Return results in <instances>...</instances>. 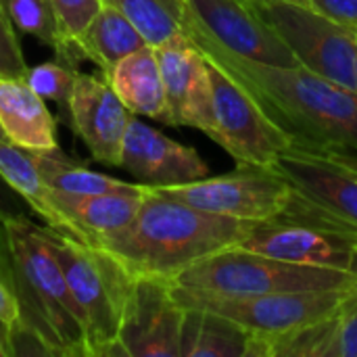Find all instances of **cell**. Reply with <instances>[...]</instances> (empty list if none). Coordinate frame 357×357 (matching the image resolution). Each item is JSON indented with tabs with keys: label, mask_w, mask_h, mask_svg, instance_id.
Masks as SVG:
<instances>
[{
	"label": "cell",
	"mask_w": 357,
	"mask_h": 357,
	"mask_svg": "<svg viewBox=\"0 0 357 357\" xmlns=\"http://www.w3.org/2000/svg\"><path fill=\"white\" fill-rule=\"evenodd\" d=\"M253 222L201 211L151 186L134 222L98 241L134 278L172 282L188 266L222 249L236 247Z\"/></svg>",
	"instance_id": "obj_1"
},
{
	"label": "cell",
	"mask_w": 357,
	"mask_h": 357,
	"mask_svg": "<svg viewBox=\"0 0 357 357\" xmlns=\"http://www.w3.org/2000/svg\"><path fill=\"white\" fill-rule=\"evenodd\" d=\"M195 46L243 79L295 140L337 151H357L356 90L303 65H266L209 46Z\"/></svg>",
	"instance_id": "obj_2"
},
{
	"label": "cell",
	"mask_w": 357,
	"mask_h": 357,
	"mask_svg": "<svg viewBox=\"0 0 357 357\" xmlns=\"http://www.w3.org/2000/svg\"><path fill=\"white\" fill-rule=\"evenodd\" d=\"M0 278L29 324L56 357H90L86 320L65 272L29 218L0 224Z\"/></svg>",
	"instance_id": "obj_3"
},
{
	"label": "cell",
	"mask_w": 357,
	"mask_h": 357,
	"mask_svg": "<svg viewBox=\"0 0 357 357\" xmlns=\"http://www.w3.org/2000/svg\"><path fill=\"white\" fill-rule=\"evenodd\" d=\"M44 236L84 314L90 357H128L119 333L136 278L102 247L69 238L48 226Z\"/></svg>",
	"instance_id": "obj_4"
},
{
	"label": "cell",
	"mask_w": 357,
	"mask_h": 357,
	"mask_svg": "<svg viewBox=\"0 0 357 357\" xmlns=\"http://www.w3.org/2000/svg\"><path fill=\"white\" fill-rule=\"evenodd\" d=\"M236 247L293 264L351 272L357 226L293 188L284 207L268 220L253 222Z\"/></svg>",
	"instance_id": "obj_5"
},
{
	"label": "cell",
	"mask_w": 357,
	"mask_h": 357,
	"mask_svg": "<svg viewBox=\"0 0 357 357\" xmlns=\"http://www.w3.org/2000/svg\"><path fill=\"white\" fill-rule=\"evenodd\" d=\"M172 284L215 295H268L357 287L354 272L293 264L243 247H228L180 272Z\"/></svg>",
	"instance_id": "obj_6"
},
{
	"label": "cell",
	"mask_w": 357,
	"mask_h": 357,
	"mask_svg": "<svg viewBox=\"0 0 357 357\" xmlns=\"http://www.w3.org/2000/svg\"><path fill=\"white\" fill-rule=\"evenodd\" d=\"M245 4L293 50L303 67L357 92V29L314 6L289 0H251Z\"/></svg>",
	"instance_id": "obj_7"
},
{
	"label": "cell",
	"mask_w": 357,
	"mask_h": 357,
	"mask_svg": "<svg viewBox=\"0 0 357 357\" xmlns=\"http://www.w3.org/2000/svg\"><path fill=\"white\" fill-rule=\"evenodd\" d=\"M203 56L211 75L215 115L213 142L238 165L274 167L280 153L295 142V136L268 113L243 79L209 54L203 52Z\"/></svg>",
	"instance_id": "obj_8"
},
{
	"label": "cell",
	"mask_w": 357,
	"mask_h": 357,
	"mask_svg": "<svg viewBox=\"0 0 357 357\" xmlns=\"http://www.w3.org/2000/svg\"><path fill=\"white\" fill-rule=\"evenodd\" d=\"M351 289L354 287L268 295H215L172 284V295L182 307L218 312L238 322L255 337L274 339L333 316Z\"/></svg>",
	"instance_id": "obj_9"
},
{
	"label": "cell",
	"mask_w": 357,
	"mask_h": 357,
	"mask_svg": "<svg viewBox=\"0 0 357 357\" xmlns=\"http://www.w3.org/2000/svg\"><path fill=\"white\" fill-rule=\"evenodd\" d=\"M182 31L192 44L249 61L297 67L293 50L243 0H180Z\"/></svg>",
	"instance_id": "obj_10"
},
{
	"label": "cell",
	"mask_w": 357,
	"mask_h": 357,
	"mask_svg": "<svg viewBox=\"0 0 357 357\" xmlns=\"http://www.w3.org/2000/svg\"><path fill=\"white\" fill-rule=\"evenodd\" d=\"M157 190L201 211L245 222H261L284 207L293 186L274 167L238 165V169L218 178H203L190 184Z\"/></svg>",
	"instance_id": "obj_11"
},
{
	"label": "cell",
	"mask_w": 357,
	"mask_h": 357,
	"mask_svg": "<svg viewBox=\"0 0 357 357\" xmlns=\"http://www.w3.org/2000/svg\"><path fill=\"white\" fill-rule=\"evenodd\" d=\"M274 169L299 195L357 226V172L343 151L295 140L280 153Z\"/></svg>",
	"instance_id": "obj_12"
},
{
	"label": "cell",
	"mask_w": 357,
	"mask_h": 357,
	"mask_svg": "<svg viewBox=\"0 0 357 357\" xmlns=\"http://www.w3.org/2000/svg\"><path fill=\"white\" fill-rule=\"evenodd\" d=\"M165 86L167 126H188L215 136L211 75L203 52L182 31L161 46H155Z\"/></svg>",
	"instance_id": "obj_13"
},
{
	"label": "cell",
	"mask_w": 357,
	"mask_h": 357,
	"mask_svg": "<svg viewBox=\"0 0 357 357\" xmlns=\"http://www.w3.org/2000/svg\"><path fill=\"white\" fill-rule=\"evenodd\" d=\"M182 318L172 282L136 278L119 333L128 357H180Z\"/></svg>",
	"instance_id": "obj_14"
},
{
	"label": "cell",
	"mask_w": 357,
	"mask_h": 357,
	"mask_svg": "<svg viewBox=\"0 0 357 357\" xmlns=\"http://www.w3.org/2000/svg\"><path fill=\"white\" fill-rule=\"evenodd\" d=\"M119 167L128 169L140 184L169 188L209 178V165L201 155L159 130L142 123L136 115L128 126Z\"/></svg>",
	"instance_id": "obj_15"
},
{
	"label": "cell",
	"mask_w": 357,
	"mask_h": 357,
	"mask_svg": "<svg viewBox=\"0 0 357 357\" xmlns=\"http://www.w3.org/2000/svg\"><path fill=\"white\" fill-rule=\"evenodd\" d=\"M67 109L73 130L94 161L119 167L121 144L134 113L121 102L111 84L105 77L77 73Z\"/></svg>",
	"instance_id": "obj_16"
},
{
	"label": "cell",
	"mask_w": 357,
	"mask_h": 357,
	"mask_svg": "<svg viewBox=\"0 0 357 357\" xmlns=\"http://www.w3.org/2000/svg\"><path fill=\"white\" fill-rule=\"evenodd\" d=\"M151 186L134 184L126 190L115 192H98V195H73L52 190L56 207L75 224V228L84 234L86 243L96 245L98 241L128 228Z\"/></svg>",
	"instance_id": "obj_17"
},
{
	"label": "cell",
	"mask_w": 357,
	"mask_h": 357,
	"mask_svg": "<svg viewBox=\"0 0 357 357\" xmlns=\"http://www.w3.org/2000/svg\"><path fill=\"white\" fill-rule=\"evenodd\" d=\"M0 128L6 140L25 149L59 146L54 117L25 77L0 75Z\"/></svg>",
	"instance_id": "obj_18"
},
{
	"label": "cell",
	"mask_w": 357,
	"mask_h": 357,
	"mask_svg": "<svg viewBox=\"0 0 357 357\" xmlns=\"http://www.w3.org/2000/svg\"><path fill=\"white\" fill-rule=\"evenodd\" d=\"M105 79L134 115H144L165 123V86L155 46L146 44L140 50L128 54Z\"/></svg>",
	"instance_id": "obj_19"
},
{
	"label": "cell",
	"mask_w": 357,
	"mask_h": 357,
	"mask_svg": "<svg viewBox=\"0 0 357 357\" xmlns=\"http://www.w3.org/2000/svg\"><path fill=\"white\" fill-rule=\"evenodd\" d=\"M0 174L23 197L31 211L46 222L48 228L86 243L84 234L75 228V224L56 207L52 188L44 182L36 161L31 159L29 149L0 138Z\"/></svg>",
	"instance_id": "obj_20"
},
{
	"label": "cell",
	"mask_w": 357,
	"mask_h": 357,
	"mask_svg": "<svg viewBox=\"0 0 357 357\" xmlns=\"http://www.w3.org/2000/svg\"><path fill=\"white\" fill-rule=\"evenodd\" d=\"M255 335L211 310L184 307L180 357H251Z\"/></svg>",
	"instance_id": "obj_21"
},
{
	"label": "cell",
	"mask_w": 357,
	"mask_h": 357,
	"mask_svg": "<svg viewBox=\"0 0 357 357\" xmlns=\"http://www.w3.org/2000/svg\"><path fill=\"white\" fill-rule=\"evenodd\" d=\"M73 44L77 54L92 61L107 77L121 59L146 46V40L121 10L102 2Z\"/></svg>",
	"instance_id": "obj_22"
},
{
	"label": "cell",
	"mask_w": 357,
	"mask_h": 357,
	"mask_svg": "<svg viewBox=\"0 0 357 357\" xmlns=\"http://www.w3.org/2000/svg\"><path fill=\"white\" fill-rule=\"evenodd\" d=\"M31 159L36 161L44 182L59 192L73 195H98V192H115L132 188V182H123L105 174H96L75 161H71L65 153L54 149H29Z\"/></svg>",
	"instance_id": "obj_23"
},
{
	"label": "cell",
	"mask_w": 357,
	"mask_h": 357,
	"mask_svg": "<svg viewBox=\"0 0 357 357\" xmlns=\"http://www.w3.org/2000/svg\"><path fill=\"white\" fill-rule=\"evenodd\" d=\"M4 6L17 31L29 33L42 44H48L59 61L69 65L77 63L79 54L67 42L52 0H4Z\"/></svg>",
	"instance_id": "obj_24"
},
{
	"label": "cell",
	"mask_w": 357,
	"mask_h": 357,
	"mask_svg": "<svg viewBox=\"0 0 357 357\" xmlns=\"http://www.w3.org/2000/svg\"><path fill=\"white\" fill-rule=\"evenodd\" d=\"M121 10L142 33L146 44L161 46L182 33L180 0H102Z\"/></svg>",
	"instance_id": "obj_25"
},
{
	"label": "cell",
	"mask_w": 357,
	"mask_h": 357,
	"mask_svg": "<svg viewBox=\"0 0 357 357\" xmlns=\"http://www.w3.org/2000/svg\"><path fill=\"white\" fill-rule=\"evenodd\" d=\"M77 67L54 61V63H40L36 67H29L25 73V82L44 98V100H54L59 105H69L75 77H77Z\"/></svg>",
	"instance_id": "obj_26"
},
{
	"label": "cell",
	"mask_w": 357,
	"mask_h": 357,
	"mask_svg": "<svg viewBox=\"0 0 357 357\" xmlns=\"http://www.w3.org/2000/svg\"><path fill=\"white\" fill-rule=\"evenodd\" d=\"M328 357H357V287L333 314V343Z\"/></svg>",
	"instance_id": "obj_27"
},
{
	"label": "cell",
	"mask_w": 357,
	"mask_h": 357,
	"mask_svg": "<svg viewBox=\"0 0 357 357\" xmlns=\"http://www.w3.org/2000/svg\"><path fill=\"white\" fill-rule=\"evenodd\" d=\"M27 63L17 38V27L13 25L4 0H0V75L6 77H25Z\"/></svg>",
	"instance_id": "obj_28"
},
{
	"label": "cell",
	"mask_w": 357,
	"mask_h": 357,
	"mask_svg": "<svg viewBox=\"0 0 357 357\" xmlns=\"http://www.w3.org/2000/svg\"><path fill=\"white\" fill-rule=\"evenodd\" d=\"M63 33L67 42L75 48V38L84 31V27L90 23V19L98 13L102 6V0H52Z\"/></svg>",
	"instance_id": "obj_29"
},
{
	"label": "cell",
	"mask_w": 357,
	"mask_h": 357,
	"mask_svg": "<svg viewBox=\"0 0 357 357\" xmlns=\"http://www.w3.org/2000/svg\"><path fill=\"white\" fill-rule=\"evenodd\" d=\"M8 349H10V357H56L54 351L48 347V343L29 324L21 322L19 318L15 322H10V328H8Z\"/></svg>",
	"instance_id": "obj_30"
},
{
	"label": "cell",
	"mask_w": 357,
	"mask_h": 357,
	"mask_svg": "<svg viewBox=\"0 0 357 357\" xmlns=\"http://www.w3.org/2000/svg\"><path fill=\"white\" fill-rule=\"evenodd\" d=\"M29 213H31V207L0 174V224L29 218Z\"/></svg>",
	"instance_id": "obj_31"
},
{
	"label": "cell",
	"mask_w": 357,
	"mask_h": 357,
	"mask_svg": "<svg viewBox=\"0 0 357 357\" xmlns=\"http://www.w3.org/2000/svg\"><path fill=\"white\" fill-rule=\"evenodd\" d=\"M310 4L322 15L357 29V0H310Z\"/></svg>",
	"instance_id": "obj_32"
},
{
	"label": "cell",
	"mask_w": 357,
	"mask_h": 357,
	"mask_svg": "<svg viewBox=\"0 0 357 357\" xmlns=\"http://www.w3.org/2000/svg\"><path fill=\"white\" fill-rule=\"evenodd\" d=\"M17 316H19V310H17L15 297L10 295L8 287L0 278V320L6 322V324H10V322L17 320Z\"/></svg>",
	"instance_id": "obj_33"
},
{
	"label": "cell",
	"mask_w": 357,
	"mask_h": 357,
	"mask_svg": "<svg viewBox=\"0 0 357 357\" xmlns=\"http://www.w3.org/2000/svg\"><path fill=\"white\" fill-rule=\"evenodd\" d=\"M8 328L10 324L0 320V357H10V349H8Z\"/></svg>",
	"instance_id": "obj_34"
},
{
	"label": "cell",
	"mask_w": 357,
	"mask_h": 357,
	"mask_svg": "<svg viewBox=\"0 0 357 357\" xmlns=\"http://www.w3.org/2000/svg\"><path fill=\"white\" fill-rule=\"evenodd\" d=\"M343 157L347 159V163H349V165H351V167H354V169H356V172H357V157H354V155H349L347 151H343Z\"/></svg>",
	"instance_id": "obj_35"
},
{
	"label": "cell",
	"mask_w": 357,
	"mask_h": 357,
	"mask_svg": "<svg viewBox=\"0 0 357 357\" xmlns=\"http://www.w3.org/2000/svg\"><path fill=\"white\" fill-rule=\"evenodd\" d=\"M243 2H251V0H243ZM289 2H297V4H305V6H312L310 0H289Z\"/></svg>",
	"instance_id": "obj_36"
},
{
	"label": "cell",
	"mask_w": 357,
	"mask_h": 357,
	"mask_svg": "<svg viewBox=\"0 0 357 357\" xmlns=\"http://www.w3.org/2000/svg\"><path fill=\"white\" fill-rule=\"evenodd\" d=\"M351 272H354V276L357 278V253L356 257H354V264H351Z\"/></svg>",
	"instance_id": "obj_37"
},
{
	"label": "cell",
	"mask_w": 357,
	"mask_h": 357,
	"mask_svg": "<svg viewBox=\"0 0 357 357\" xmlns=\"http://www.w3.org/2000/svg\"><path fill=\"white\" fill-rule=\"evenodd\" d=\"M0 138H4V132H2V128H0Z\"/></svg>",
	"instance_id": "obj_38"
}]
</instances>
